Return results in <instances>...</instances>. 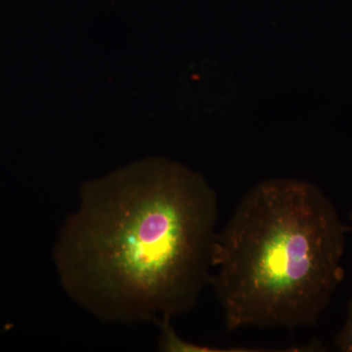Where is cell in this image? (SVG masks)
Wrapping results in <instances>:
<instances>
[{"label":"cell","instance_id":"6da1fadb","mask_svg":"<svg viewBox=\"0 0 352 352\" xmlns=\"http://www.w3.org/2000/svg\"><path fill=\"white\" fill-rule=\"evenodd\" d=\"M217 217L206 178L166 157L85 182L53 254L62 287L108 323L187 314L210 283Z\"/></svg>","mask_w":352,"mask_h":352},{"label":"cell","instance_id":"7a4b0ae2","mask_svg":"<svg viewBox=\"0 0 352 352\" xmlns=\"http://www.w3.org/2000/svg\"><path fill=\"white\" fill-rule=\"evenodd\" d=\"M347 230L312 183L254 185L215 240L208 285L227 332L316 325L344 278Z\"/></svg>","mask_w":352,"mask_h":352},{"label":"cell","instance_id":"3957f363","mask_svg":"<svg viewBox=\"0 0 352 352\" xmlns=\"http://www.w3.org/2000/svg\"><path fill=\"white\" fill-rule=\"evenodd\" d=\"M335 346L342 352H352V300L349 302L346 323L338 333Z\"/></svg>","mask_w":352,"mask_h":352},{"label":"cell","instance_id":"277c9868","mask_svg":"<svg viewBox=\"0 0 352 352\" xmlns=\"http://www.w3.org/2000/svg\"><path fill=\"white\" fill-rule=\"evenodd\" d=\"M351 221H352V214H351Z\"/></svg>","mask_w":352,"mask_h":352}]
</instances>
